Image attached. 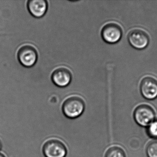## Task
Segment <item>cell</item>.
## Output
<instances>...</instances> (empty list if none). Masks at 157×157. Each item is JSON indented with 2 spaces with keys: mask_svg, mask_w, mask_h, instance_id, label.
<instances>
[{
  "mask_svg": "<svg viewBox=\"0 0 157 157\" xmlns=\"http://www.w3.org/2000/svg\"><path fill=\"white\" fill-rule=\"evenodd\" d=\"M148 157H157V140L150 142L147 148Z\"/></svg>",
  "mask_w": 157,
  "mask_h": 157,
  "instance_id": "11",
  "label": "cell"
},
{
  "mask_svg": "<svg viewBox=\"0 0 157 157\" xmlns=\"http://www.w3.org/2000/svg\"><path fill=\"white\" fill-rule=\"evenodd\" d=\"M17 57L19 62L23 67H31L36 63L38 55L37 51L33 47L26 45L20 48Z\"/></svg>",
  "mask_w": 157,
  "mask_h": 157,
  "instance_id": "5",
  "label": "cell"
},
{
  "mask_svg": "<svg viewBox=\"0 0 157 157\" xmlns=\"http://www.w3.org/2000/svg\"><path fill=\"white\" fill-rule=\"evenodd\" d=\"M43 151L45 157H65L67 154L66 146L57 140H50L45 142Z\"/></svg>",
  "mask_w": 157,
  "mask_h": 157,
  "instance_id": "6",
  "label": "cell"
},
{
  "mask_svg": "<svg viewBox=\"0 0 157 157\" xmlns=\"http://www.w3.org/2000/svg\"><path fill=\"white\" fill-rule=\"evenodd\" d=\"M101 34L103 40L107 44H116L122 38L123 30L117 24L109 23L103 27Z\"/></svg>",
  "mask_w": 157,
  "mask_h": 157,
  "instance_id": "3",
  "label": "cell"
},
{
  "mask_svg": "<svg viewBox=\"0 0 157 157\" xmlns=\"http://www.w3.org/2000/svg\"><path fill=\"white\" fill-rule=\"evenodd\" d=\"M105 157H126L124 151L119 147H114L108 150Z\"/></svg>",
  "mask_w": 157,
  "mask_h": 157,
  "instance_id": "10",
  "label": "cell"
},
{
  "mask_svg": "<svg viewBox=\"0 0 157 157\" xmlns=\"http://www.w3.org/2000/svg\"><path fill=\"white\" fill-rule=\"evenodd\" d=\"M128 40L130 45L135 49L141 50L146 48L149 43V36L144 30L135 29L128 35Z\"/></svg>",
  "mask_w": 157,
  "mask_h": 157,
  "instance_id": "4",
  "label": "cell"
},
{
  "mask_svg": "<svg viewBox=\"0 0 157 157\" xmlns=\"http://www.w3.org/2000/svg\"><path fill=\"white\" fill-rule=\"evenodd\" d=\"M85 103L82 98L72 96L67 99L62 105L64 115L70 119H74L80 116L84 111Z\"/></svg>",
  "mask_w": 157,
  "mask_h": 157,
  "instance_id": "1",
  "label": "cell"
},
{
  "mask_svg": "<svg viewBox=\"0 0 157 157\" xmlns=\"http://www.w3.org/2000/svg\"><path fill=\"white\" fill-rule=\"evenodd\" d=\"M147 133L151 137L157 139V120H154L148 126Z\"/></svg>",
  "mask_w": 157,
  "mask_h": 157,
  "instance_id": "12",
  "label": "cell"
},
{
  "mask_svg": "<svg viewBox=\"0 0 157 157\" xmlns=\"http://www.w3.org/2000/svg\"><path fill=\"white\" fill-rule=\"evenodd\" d=\"M2 147V144L1 141L0 140V150L1 149Z\"/></svg>",
  "mask_w": 157,
  "mask_h": 157,
  "instance_id": "13",
  "label": "cell"
},
{
  "mask_svg": "<svg viewBox=\"0 0 157 157\" xmlns=\"http://www.w3.org/2000/svg\"><path fill=\"white\" fill-rule=\"evenodd\" d=\"M29 13L36 18L43 17L47 11V1L45 0H29L27 2Z\"/></svg>",
  "mask_w": 157,
  "mask_h": 157,
  "instance_id": "9",
  "label": "cell"
},
{
  "mask_svg": "<svg viewBox=\"0 0 157 157\" xmlns=\"http://www.w3.org/2000/svg\"><path fill=\"white\" fill-rule=\"evenodd\" d=\"M51 78L55 85L59 87H65L70 83L72 79V75L68 69L59 68L54 71Z\"/></svg>",
  "mask_w": 157,
  "mask_h": 157,
  "instance_id": "8",
  "label": "cell"
},
{
  "mask_svg": "<svg viewBox=\"0 0 157 157\" xmlns=\"http://www.w3.org/2000/svg\"><path fill=\"white\" fill-rule=\"evenodd\" d=\"M0 157H5V156H4L3 154H2V153H0Z\"/></svg>",
  "mask_w": 157,
  "mask_h": 157,
  "instance_id": "14",
  "label": "cell"
},
{
  "mask_svg": "<svg viewBox=\"0 0 157 157\" xmlns=\"http://www.w3.org/2000/svg\"><path fill=\"white\" fill-rule=\"evenodd\" d=\"M140 91L142 96L148 100L157 97V80L151 77L143 78L140 83Z\"/></svg>",
  "mask_w": 157,
  "mask_h": 157,
  "instance_id": "7",
  "label": "cell"
},
{
  "mask_svg": "<svg viewBox=\"0 0 157 157\" xmlns=\"http://www.w3.org/2000/svg\"><path fill=\"white\" fill-rule=\"evenodd\" d=\"M155 112L153 108L146 104L140 105L134 112L135 121L138 124L142 127L148 126L155 118Z\"/></svg>",
  "mask_w": 157,
  "mask_h": 157,
  "instance_id": "2",
  "label": "cell"
}]
</instances>
